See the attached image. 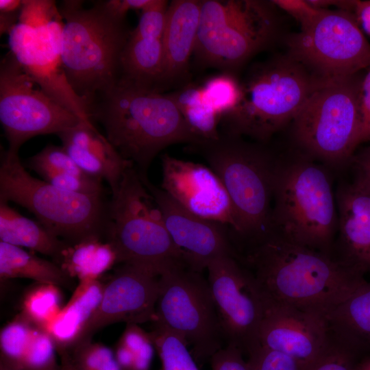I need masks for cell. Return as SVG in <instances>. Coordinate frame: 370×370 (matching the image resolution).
I'll return each mask as SVG.
<instances>
[{"mask_svg":"<svg viewBox=\"0 0 370 370\" xmlns=\"http://www.w3.org/2000/svg\"><path fill=\"white\" fill-rule=\"evenodd\" d=\"M258 339L260 345L295 359L304 370L319 360L332 343L325 314L266 299Z\"/></svg>","mask_w":370,"mask_h":370,"instance_id":"15","label":"cell"},{"mask_svg":"<svg viewBox=\"0 0 370 370\" xmlns=\"http://www.w3.org/2000/svg\"><path fill=\"white\" fill-rule=\"evenodd\" d=\"M247 361L249 370H304L290 356L260 345L248 354Z\"/></svg>","mask_w":370,"mask_h":370,"instance_id":"40","label":"cell"},{"mask_svg":"<svg viewBox=\"0 0 370 370\" xmlns=\"http://www.w3.org/2000/svg\"><path fill=\"white\" fill-rule=\"evenodd\" d=\"M105 283L100 280L79 282L67 304L45 330L52 337L57 352H71L97 308Z\"/></svg>","mask_w":370,"mask_h":370,"instance_id":"24","label":"cell"},{"mask_svg":"<svg viewBox=\"0 0 370 370\" xmlns=\"http://www.w3.org/2000/svg\"><path fill=\"white\" fill-rule=\"evenodd\" d=\"M331 340L357 355L370 349V282L325 314Z\"/></svg>","mask_w":370,"mask_h":370,"instance_id":"23","label":"cell"},{"mask_svg":"<svg viewBox=\"0 0 370 370\" xmlns=\"http://www.w3.org/2000/svg\"><path fill=\"white\" fill-rule=\"evenodd\" d=\"M118 263L112 246L99 238L68 244L57 262L71 278L79 282L99 280L100 276Z\"/></svg>","mask_w":370,"mask_h":370,"instance_id":"27","label":"cell"},{"mask_svg":"<svg viewBox=\"0 0 370 370\" xmlns=\"http://www.w3.org/2000/svg\"><path fill=\"white\" fill-rule=\"evenodd\" d=\"M0 201H12L26 208L47 229L69 244L92 238L104 239L108 203L103 195L64 190L37 179L27 171L18 153L2 147Z\"/></svg>","mask_w":370,"mask_h":370,"instance_id":"9","label":"cell"},{"mask_svg":"<svg viewBox=\"0 0 370 370\" xmlns=\"http://www.w3.org/2000/svg\"><path fill=\"white\" fill-rule=\"evenodd\" d=\"M142 180L158 204L167 231L186 266L201 272L221 256H236L228 226L192 214L148 179Z\"/></svg>","mask_w":370,"mask_h":370,"instance_id":"18","label":"cell"},{"mask_svg":"<svg viewBox=\"0 0 370 370\" xmlns=\"http://www.w3.org/2000/svg\"><path fill=\"white\" fill-rule=\"evenodd\" d=\"M335 197L338 226L334 257L364 276L370 273V189L354 177L341 180Z\"/></svg>","mask_w":370,"mask_h":370,"instance_id":"20","label":"cell"},{"mask_svg":"<svg viewBox=\"0 0 370 370\" xmlns=\"http://www.w3.org/2000/svg\"><path fill=\"white\" fill-rule=\"evenodd\" d=\"M8 45L25 72L45 92L82 121L92 122L90 107L68 81L60 49L49 41L44 29L35 31L17 23L8 34Z\"/></svg>","mask_w":370,"mask_h":370,"instance_id":"19","label":"cell"},{"mask_svg":"<svg viewBox=\"0 0 370 370\" xmlns=\"http://www.w3.org/2000/svg\"><path fill=\"white\" fill-rule=\"evenodd\" d=\"M0 239L50 256L56 264L69 244L39 221L23 216L4 201H0Z\"/></svg>","mask_w":370,"mask_h":370,"instance_id":"25","label":"cell"},{"mask_svg":"<svg viewBox=\"0 0 370 370\" xmlns=\"http://www.w3.org/2000/svg\"><path fill=\"white\" fill-rule=\"evenodd\" d=\"M201 0H173L162 38L163 68L158 90L188 83L190 60L194 53L199 24ZM182 85V86H183Z\"/></svg>","mask_w":370,"mask_h":370,"instance_id":"21","label":"cell"},{"mask_svg":"<svg viewBox=\"0 0 370 370\" xmlns=\"http://www.w3.org/2000/svg\"><path fill=\"white\" fill-rule=\"evenodd\" d=\"M352 370H370V356L356 362Z\"/></svg>","mask_w":370,"mask_h":370,"instance_id":"53","label":"cell"},{"mask_svg":"<svg viewBox=\"0 0 370 370\" xmlns=\"http://www.w3.org/2000/svg\"><path fill=\"white\" fill-rule=\"evenodd\" d=\"M82 121L45 92L10 51L1 59L0 121L9 151L18 153L20 147L29 139L38 135L58 134Z\"/></svg>","mask_w":370,"mask_h":370,"instance_id":"13","label":"cell"},{"mask_svg":"<svg viewBox=\"0 0 370 370\" xmlns=\"http://www.w3.org/2000/svg\"><path fill=\"white\" fill-rule=\"evenodd\" d=\"M20 12H0V34H9L12 29L18 21Z\"/></svg>","mask_w":370,"mask_h":370,"instance_id":"50","label":"cell"},{"mask_svg":"<svg viewBox=\"0 0 370 370\" xmlns=\"http://www.w3.org/2000/svg\"><path fill=\"white\" fill-rule=\"evenodd\" d=\"M362 75L360 90L361 114L360 143H370V64Z\"/></svg>","mask_w":370,"mask_h":370,"instance_id":"45","label":"cell"},{"mask_svg":"<svg viewBox=\"0 0 370 370\" xmlns=\"http://www.w3.org/2000/svg\"><path fill=\"white\" fill-rule=\"evenodd\" d=\"M349 168L352 170L353 177L370 189V144L355 152Z\"/></svg>","mask_w":370,"mask_h":370,"instance_id":"47","label":"cell"},{"mask_svg":"<svg viewBox=\"0 0 370 370\" xmlns=\"http://www.w3.org/2000/svg\"><path fill=\"white\" fill-rule=\"evenodd\" d=\"M55 343L51 335L43 328L37 326L21 369L24 370H59Z\"/></svg>","mask_w":370,"mask_h":370,"instance_id":"35","label":"cell"},{"mask_svg":"<svg viewBox=\"0 0 370 370\" xmlns=\"http://www.w3.org/2000/svg\"><path fill=\"white\" fill-rule=\"evenodd\" d=\"M60 358L59 370H76L71 362L68 352H62L58 353Z\"/></svg>","mask_w":370,"mask_h":370,"instance_id":"52","label":"cell"},{"mask_svg":"<svg viewBox=\"0 0 370 370\" xmlns=\"http://www.w3.org/2000/svg\"><path fill=\"white\" fill-rule=\"evenodd\" d=\"M169 3L166 0H152L141 11L138 23L130 31V37L162 40L166 25Z\"/></svg>","mask_w":370,"mask_h":370,"instance_id":"37","label":"cell"},{"mask_svg":"<svg viewBox=\"0 0 370 370\" xmlns=\"http://www.w3.org/2000/svg\"><path fill=\"white\" fill-rule=\"evenodd\" d=\"M36 327L22 313L5 325L0 333L1 360L20 368Z\"/></svg>","mask_w":370,"mask_h":370,"instance_id":"32","label":"cell"},{"mask_svg":"<svg viewBox=\"0 0 370 370\" xmlns=\"http://www.w3.org/2000/svg\"><path fill=\"white\" fill-rule=\"evenodd\" d=\"M162 363V370H199L186 342L170 330L154 323L149 332Z\"/></svg>","mask_w":370,"mask_h":370,"instance_id":"31","label":"cell"},{"mask_svg":"<svg viewBox=\"0 0 370 370\" xmlns=\"http://www.w3.org/2000/svg\"><path fill=\"white\" fill-rule=\"evenodd\" d=\"M278 9L271 1L201 0L197 63L235 75L276 40Z\"/></svg>","mask_w":370,"mask_h":370,"instance_id":"8","label":"cell"},{"mask_svg":"<svg viewBox=\"0 0 370 370\" xmlns=\"http://www.w3.org/2000/svg\"><path fill=\"white\" fill-rule=\"evenodd\" d=\"M158 277L159 275L149 269L122 264L105 283L101 301L79 343L91 340L95 332L114 323L153 322Z\"/></svg>","mask_w":370,"mask_h":370,"instance_id":"17","label":"cell"},{"mask_svg":"<svg viewBox=\"0 0 370 370\" xmlns=\"http://www.w3.org/2000/svg\"><path fill=\"white\" fill-rule=\"evenodd\" d=\"M278 8L293 17L300 25L301 29L311 26L321 15L325 9L312 5L308 0H273Z\"/></svg>","mask_w":370,"mask_h":370,"instance_id":"43","label":"cell"},{"mask_svg":"<svg viewBox=\"0 0 370 370\" xmlns=\"http://www.w3.org/2000/svg\"><path fill=\"white\" fill-rule=\"evenodd\" d=\"M36 283L24 295L21 313L45 329L63 308L62 296L59 286Z\"/></svg>","mask_w":370,"mask_h":370,"instance_id":"30","label":"cell"},{"mask_svg":"<svg viewBox=\"0 0 370 370\" xmlns=\"http://www.w3.org/2000/svg\"><path fill=\"white\" fill-rule=\"evenodd\" d=\"M360 73L325 80L291 122L296 149L334 171L349 168L360 143Z\"/></svg>","mask_w":370,"mask_h":370,"instance_id":"7","label":"cell"},{"mask_svg":"<svg viewBox=\"0 0 370 370\" xmlns=\"http://www.w3.org/2000/svg\"><path fill=\"white\" fill-rule=\"evenodd\" d=\"M192 132L201 140L218 139L221 118L204 99L201 86L188 82L168 93Z\"/></svg>","mask_w":370,"mask_h":370,"instance_id":"29","label":"cell"},{"mask_svg":"<svg viewBox=\"0 0 370 370\" xmlns=\"http://www.w3.org/2000/svg\"><path fill=\"white\" fill-rule=\"evenodd\" d=\"M201 87L204 99L221 119L236 107L241 97V82L230 73L212 76Z\"/></svg>","mask_w":370,"mask_h":370,"instance_id":"33","label":"cell"},{"mask_svg":"<svg viewBox=\"0 0 370 370\" xmlns=\"http://www.w3.org/2000/svg\"><path fill=\"white\" fill-rule=\"evenodd\" d=\"M210 359L212 370H249L243 352L233 345L221 348Z\"/></svg>","mask_w":370,"mask_h":370,"instance_id":"44","label":"cell"},{"mask_svg":"<svg viewBox=\"0 0 370 370\" xmlns=\"http://www.w3.org/2000/svg\"><path fill=\"white\" fill-rule=\"evenodd\" d=\"M357 356L332 341L326 353L308 370H352Z\"/></svg>","mask_w":370,"mask_h":370,"instance_id":"42","label":"cell"},{"mask_svg":"<svg viewBox=\"0 0 370 370\" xmlns=\"http://www.w3.org/2000/svg\"><path fill=\"white\" fill-rule=\"evenodd\" d=\"M23 0H0V12H20Z\"/></svg>","mask_w":370,"mask_h":370,"instance_id":"51","label":"cell"},{"mask_svg":"<svg viewBox=\"0 0 370 370\" xmlns=\"http://www.w3.org/2000/svg\"><path fill=\"white\" fill-rule=\"evenodd\" d=\"M324 81L288 54L258 63L241 82L240 99L236 107L221 117L220 133L267 143L291 123Z\"/></svg>","mask_w":370,"mask_h":370,"instance_id":"6","label":"cell"},{"mask_svg":"<svg viewBox=\"0 0 370 370\" xmlns=\"http://www.w3.org/2000/svg\"><path fill=\"white\" fill-rule=\"evenodd\" d=\"M333 171L295 149L278 155L271 231L293 243L334 256L338 217Z\"/></svg>","mask_w":370,"mask_h":370,"instance_id":"3","label":"cell"},{"mask_svg":"<svg viewBox=\"0 0 370 370\" xmlns=\"http://www.w3.org/2000/svg\"><path fill=\"white\" fill-rule=\"evenodd\" d=\"M69 354L76 370H120L114 352L91 340L81 342Z\"/></svg>","mask_w":370,"mask_h":370,"instance_id":"34","label":"cell"},{"mask_svg":"<svg viewBox=\"0 0 370 370\" xmlns=\"http://www.w3.org/2000/svg\"><path fill=\"white\" fill-rule=\"evenodd\" d=\"M206 269L223 340L248 355L260 345L263 295L251 272L234 255L215 258Z\"/></svg>","mask_w":370,"mask_h":370,"instance_id":"14","label":"cell"},{"mask_svg":"<svg viewBox=\"0 0 370 370\" xmlns=\"http://www.w3.org/2000/svg\"><path fill=\"white\" fill-rule=\"evenodd\" d=\"M161 188L182 208L201 218L237 229L235 212L222 182L209 166L168 153L161 156Z\"/></svg>","mask_w":370,"mask_h":370,"instance_id":"16","label":"cell"},{"mask_svg":"<svg viewBox=\"0 0 370 370\" xmlns=\"http://www.w3.org/2000/svg\"><path fill=\"white\" fill-rule=\"evenodd\" d=\"M27 166L38 175L45 172L88 175L77 165L62 146L48 145L28 158Z\"/></svg>","mask_w":370,"mask_h":370,"instance_id":"36","label":"cell"},{"mask_svg":"<svg viewBox=\"0 0 370 370\" xmlns=\"http://www.w3.org/2000/svg\"><path fill=\"white\" fill-rule=\"evenodd\" d=\"M1 280L27 278L38 283L72 288L73 278L55 262L39 258L21 247L0 241Z\"/></svg>","mask_w":370,"mask_h":370,"instance_id":"26","label":"cell"},{"mask_svg":"<svg viewBox=\"0 0 370 370\" xmlns=\"http://www.w3.org/2000/svg\"><path fill=\"white\" fill-rule=\"evenodd\" d=\"M0 370H24L0 360Z\"/></svg>","mask_w":370,"mask_h":370,"instance_id":"54","label":"cell"},{"mask_svg":"<svg viewBox=\"0 0 370 370\" xmlns=\"http://www.w3.org/2000/svg\"><path fill=\"white\" fill-rule=\"evenodd\" d=\"M152 0H109L99 2L101 8L110 16L125 20V15L130 10L145 9Z\"/></svg>","mask_w":370,"mask_h":370,"instance_id":"46","label":"cell"},{"mask_svg":"<svg viewBox=\"0 0 370 370\" xmlns=\"http://www.w3.org/2000/svg\"><path fill=\"white\" fill-rule=\"evenodd\" d=\"M288 53L318 77L352 75L370 64V43L354 13L325 9L309 27L288 37Z\"/></svg>","mask_w":370,"mask_h":370,"instance_id":"12","label":"cell"},{"mask_svg":"<svg viewBox=\"0 0 370 370\" xmlns=\"http://www.w3.org/2000/svg\"><path fill=\"white\" fill-rule=\"evenodd\" d=\"M112 195L104 239L114 248L118 263L143 267L158 275L184 263L158 204L134 166L125 171Z\"/></svg>","mask_w":370,"mask_h":370,"instance_id":"10","label":"cell"},{"mask_svg":"<svg viewBox=\"0 0 370 370\" xmlns=\"http://www.w3.org/2000/svg\"><path fill=\"white\" fill-rule=\"evenodd\" d=\"M92 110L107 138L130 161L142 179L155 157L166 147L201 140L190 130L168 93L119 79Z\"/></svg>","mask_w":370,"mask_h":370,"instance_id":"2","label":"cell"},{"mask_svg":"<svg viewBox=\"0 0 370 370\" xmlns=\"http://www.w3.org/2000/svg\"><path fill=\"white\" fill-rule=\"evenodd\" d=\"M57 135L62 147L83 172L106 181L112 194L117 190L125 171L134 166L92 122L82 121Z\"/></svg>","mask_w":370,"mask_h":370,"instance_id":"22","label":"cell"},{"mask_svg":"<svg viewBox=\"0 0 370 370\" xmlns=\"http://www.w3.org/2000/svg\"><path fill=\"white\" fill-rule=\"evenodd\" d=\"M162 68V40L129 36L121 57L119 79L158 90Z\"/></svg>","mask_w":370,"mask_h":370,"instance_id":"28","label":"cell"},{"mask_svg":"<svg viewBox=\"0 0 370 370\" xmlns=\"http://www.w3.org/2000/svg\"><path fill=\"white\" fill-rule=\"evenodd\" d=\"M58 10L63 20L62 63L73 90L92 113L96 101L120 78L121 57L130 31L99 3L86 8L82 1L67 0Z\"/></svg>","mask_w":370,"mask_h":370,"instance_id":"5","label":"cell"},{"mask_svg":"<svg viewBox=\"0 0 370 370\" xmlns=\"http://www.w3.org/2000/svg\"><path fill=\"white\" fill-rule=\"evenodd\" d=\"M238 259L251 272L264 299L325 314L366 280L336 258L271 231Z\"/></svg>","mask_w":370,"mask_h":370,"instance_id":"1","label":"cell"},{"mask_svg":"<svg viewBox=\"0 0 370 370\" xmlns=\"http://www.w3.org/2000/svg\"><path fill=\"white\" fill-rule=\"evenodd\" d=\"M39 175L44 181L64 190L83 195H103V181L89 175L58 172H45Z\"/></svg>","mask_w":370,"mask_h":370,"instance_id":"39","label":"cell"},{"mask_svg":"<svg viewBox=\"0 0 370 370\" xmlns=\"http://www.w3.org/2000/svg\"><path fill=\"white\" fill-rule=\"evenodd\" d=\"M153 323L182 338L199 359L211 358L222 348L223 337L208 280L182 262L159 275Z\"/></svg>","mask_w":370,"mask_h":370,"instance_id":"11","label":"cell"},{"mask_svg":"<svg viewBox=\"0 0 370 370\" xmlns=\"http://www.w3.org/2000/svg\"><path fill=\"white\" fill-rule=\"evenodd\" d=\"M315 7L328 9L329 7H336L337 10L348 11L354 13L356 0H308Z\"/></svg>","mask_w":370,"mask_h":370,"instance_id":"49","label":"cell"},{"mask_svg":"<svg viewBox=\"0 0 370 370\" xmlns=\"http://www.w3.org/2000/svg\"><path fill=\"white\" fill-rule=\"evenodd\" d=\"M59 14L54 1L23 0L18 23L38 30L46 27Z\"/></svg>","mask_w":370,"mask_h":370,"instance_id":"41","label":"cell"},{"mask_svg":"<svg viewBox=\"0 0 370 370\" xmlns=\"http://www.w3.org/2000/svg\"><path fill=\"white\" fill-rule=\"evenodd\" d=\"M260 142L221 134L190 144L218 175L230 197L237 223L233 243L251 245L271 231L272 201L278 155Z\"/></svg>","mask_w":370,"mask_h":370,"instance_id":"4","label":"cell"},{"mask_svg":"<svg viewBox=\"0 0 370 370\" xmlns=\"http://www.w3.org/2000/svg\"><path fill=\"white\" fill-rule=\"evenodd\" d=\"M118 342L133 354V370L149 369L155 349L149 332L144 331L138 324L129 323Z\"/></svg>","mask_w":370,"mask_h":370,"instance_id":"38","label":"cell"},{"mask_svg":"<svg viewBox=\"0 0 370 370\" xmlns=\"http://www.w3.org/2000/svg\"><path fill=\"white\" fill-rule=\"evenodd\" d=\"M354 14L361 30L370 36V0H356Z\"/></svg>","mask_w":370,"mask_h":370,"instance_id":"48","label":"cell"}]
</instances>
